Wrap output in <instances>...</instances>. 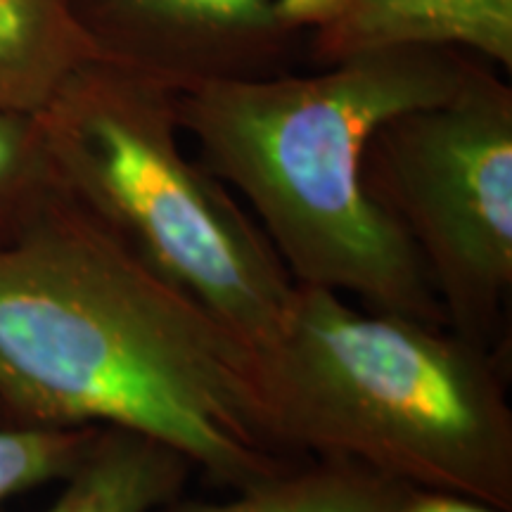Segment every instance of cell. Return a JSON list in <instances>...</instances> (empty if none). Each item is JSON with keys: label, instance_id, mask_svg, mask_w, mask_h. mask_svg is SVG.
Returning a JSON list of instances; mask_svg holds the SVG:
<instances>
[{"label": "cell", "instance_id": "cell-5", "mask_svg": "<svg viewBox=\"0 0 512 512\" xmlns=\"http://www.w3.org/2000/svg\"><path fill=\"white\" fill-rule=\"evenodd\" d=\"M479 60L444 100L384 119L361 157L366 195L425 266L446 325L494 349L512 290V88Z\"/></svg>", "mask_w": 512, "mask_h": 512}, {"label": "cell", "instance_id": "cell-11", "mask_svg": "<svg viewBox=\"0 0 512 512\" xmlns=\"http://www.w3.org/2000/svg\"><path fill=\"white\" fill-rule=\"evenodd\" d=\"M57 190L36 114L0 110V245L10 242Z\"/></svg>", "mask_w": 512, "mask_h": 512}, {"label": "cell", "instance_id": "cell-7", "mask_svg": "<svg viewBox=\"0 0 512 512\" xmlns=\"http://www.w3.org/2000/svg\"><path fill=\"white\" fill-rule=\"evenodd\" d=\"M446 46L512 69V0H349L313 48L316 67L387 46Z\"/></svg>", "mask_w": 512, "mask_h": 512}, {"label": "cell", "instance_id": "cell-4", "mask_svg": "<svg viewBox=\"0 0 512 512\" xmlns=\"http://www.w3.org/2000/svg\"><path fill=\"white\" fill-rule=\"evenodd\" d=\"M36 117L57 185L266 363L297 283L228 185L185 152L176 95L93 60Z\"/></svg>", "mask_w": 512, "mask_h": 512}, {"label": "cell", "instance_id": "cell-6", "mask_svg": "<svg viewBox=\"0 0 512 512\" xmlns=\"http://www.w3.org/2000/svg\"><path fill=\"white\" fill-rule=\"evenodd\" d=\"M98 60L171 93L292 72L349 0H64Z\"/></svg>", "mask_w": 512, "mask_h": 512}, {"label": "cell", "instance_id": "cell-13", "mask_svg": "<svg viewBox=\"0 0 512 512\" xmlns=\"http://www.w3.org/2000/svg\"><path fill=\"white\" fill-rule=\"evenodd\" d=\"M394 512H503V510L477 501V498L451 494V491L406 486L399 498V503H396Z\"/></svg>", "mask_w": 512, "mask_h": 512}, {"label": "cell", "instance_id": "cell-9", "mask_svg": "<svg viewBox=\"0 0 512 512\" xmlns=\"http://www.w3.org/2000/svg\"><path fill=\"white\" fill-rule=\"evenodd\" d=\"M93 60L64 0H0V110L38 114Z\"/></svg>", "mask_w": 512, "mask_h": 512}, {"label": "cell", "instance_id": "cell-14", "mask_svg": "<svg viewBox=\"0 0 512 512\" xmlns=\"http://www.w3.org/2000/svg\"><path fill=\"white\" fill-rule=\"evenodd\" d=\"M3 422H8V418H5V413L0 411V425H3Z\"/></svg>", "mask_w": 512, "mask_h": 512}, {"label": "cell", "instance_id": "cell-8", "mask_svg": "<svg viewBox=\"0 0 512 512\" xmlns=\"http://www.w3.org/2000/svg\"><path fill=\"white\" fill-rule=\"evenodd\" d=\"M192 463L145 434L100 427L46 512H155L176 501Z\"/></svg>", "mask_w": 512, "mask_h": 512}, {"label": "cell", "instance_id": "cell-12", "mask_svg": "<svg viewBox=\"0 0 512 512\" xmlns=\"http://www.w3.org/2000/svg\"><path fill=\"white\" fill-rule=\"evenodd\" d=\"M100 427L0 425V508L48 482H64L86 456Z\"/></svg>", "mask_w": 512, "mask_h": 512}, {"label": "cell", "instance_id": "cell-10", "mask_svg": "<svg viewBox=\"0 0 512 512\" xmlns=\"http://www.w3.org/2000/svg\"><path fill=\"white\" fill-rule=\"evenodd\" d=\"M406 486L354 460L316 458L235 491L233 501L176 498L155 512H394Z\"/></svg>", "mask_w": 512, "mask_h": 512}, {"label": "cell", "instance_id": "cell-3", "mask_svg": "<svg viewBox=\"0 0 512 512\" xmlns=\"http://www.w3.org/2000/svg\"><path fill=\"white\" fill-rule=\"evenodd\" d=\"M266 370L297 456L347 458L512 512V408L491 349L297 285Z\"/></svg>", "mask_w": 512, "mask_h": 512}, {"label": "cell", "instance_id": "cell-1", "mask_svg": "<svg viewBox=\"0 0 512 512\" xmlns=\"http://www.w3.org/2000/svg\"><path fill=\"white\" fill-rule=\"evenodd\" d=\"M0 411L145 434L233 491L302 463L264 358L60 185L0 245Z\"/></svg>", "mask_w": 512, "mask_h": 512}, {"label": "cell", "instance_id": "cell-2", "mask_svg": "<svg viewBox=\"0 0 512 512\" xmlns=\"http://www.w3.org/2000/svg\"><path fill=\"white\" fill-rule=\"evenodd\" d=\"M479 57L446 46H387L266 79L176 95L197 159L238 190L297 285L354 294L366 309L446 325L420 256L361 183L384 119L444 100Z\"/></svg>", "mask_w": 512, "mask_h": 512}]
</instances>
